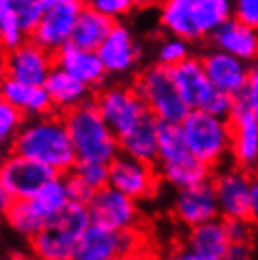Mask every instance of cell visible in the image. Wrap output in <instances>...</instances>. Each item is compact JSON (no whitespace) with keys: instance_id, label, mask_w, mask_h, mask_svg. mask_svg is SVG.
<instances>
[{"instance_id":"cell-10","label":"cell","mask_w":258,"mask_h":260,"mask_svg":"<svg viewBox=\"0 0 258 260\" xmlns=\"http://www.w3.org/2000/svg\"><path fill=\"white\" fill-rule=\"evenodd\" d=\"M57 176L58 172L51 166L13 151L0 162V185L10 190L15 200L33 198L45 183Z\"/></svg>"},{"instance_id":"cell-31","label":"cell","mask_w":258,"mask_h":260,"mask_svg":"<svg viewBox=\"0 0 258 260\" xmlns=\"http://www.w3.org/2000/svg\"><path fill=\"white\" fill-rule=\"evenodd\" d=\"M188 145L181 128V123H164L158 121V160L168 162L188 155Z\"/></svg>"},{"instance_id":"cell-22","label":"cell","mask_w":258,"mask_h":260,"mask_svg":"<svg viewBox=\"0 0 258 260\" xmlns=\"http://www.w3.org/2000/svg\"><path fill=\"white\" fill-rule=\"evenodd\" d=\"M44 87L47 89V94L51 98L53 111H57L60 115H64L66 111L74 110L76 106L89 100L90 91H92L83 81L76 79L72 74L58 66H55L51 74L47 76Z\"/></svg>"},{"instance_id":"cell-30","label":"cell","mask_w":258,"mask_h":260,"mask_svg":"<svg viewBox=\"0 0 258 260\" xmlns=\"http://www.w3.org/2000/svg\"><path fill=\"white\" fill-rule=\"evenodd\" d=\"M4 217H6L8 226L26 241H30L34 236H38L47 226V221L42 217L38 209L34 208L30 198L15 200Z\"/></svg>"},{"instance_id":"cell-35","label":"cell","mask_w":258,"mask_h":260,"mask_svg":"<svg viewBox=\"0 0 258 260\" xmlns=\"http://www.w3.org/2000/svg\"><path fill=\"white\" fill-rule=\"evenodd\" d=\"M78 176L79 179H83L85 183H89L94 190L102 189L106 185H110V162H100V160H78L76 166L72 168V172Z\"/></svg>"},{"instance_id":"cell-26","label":"cell","mask_w":258,"mask_h":260,"mask_svg":"<svg viewBox=\"0 0 258 260\" xmlns=\"http://www.w3.org/2000/svg\"><path fill=\"white\" fill-rule=\"evenodd\" d=\"M115 21L96 12L92 6H83L79 12V17L72 30L70 44L83 49H94L96 51L106 36L113 28Z\"/></svg>"},{"instance_id":"cell-41","label":"cell","mask_w":258,"mask_h":260,"mask_svg":"<svg viewBox=\"0 0 258 260\" xmlns=\"http://www.w3.org/2000/svg\"><path fill=\"white\" fill-rule=\"evenodd\" d=\"M234 17L258 28V0H234Z\"/></svg>"},{"instance_id":"cell-21","label":"cell","mask_w":258,"mask_h":260,"mask_svg":"<svg viewBox=\"0 0 258 260\" xmlns=\"http://www.w3.org/2000/svg\"><path fill=\"white\" fill-rule=\"evenodd\" d=\"M211 46L247 62H258V28L230 17L209 36Z\"/></svg>"},{"instance_id":"cell-36","label":"cell","mask_w":258,"mask_h":260,"mask_svg":"<svg viewBox=\"0 0 258 260\" xmlns=\"http://www.w3.org/2000/svg\"><path fill=\"white\" fill-rule=\"evenodd\" d=\"M13 8L17 13L19 25L30 36V32L40 23V17L44 12V0H13Z\"/></svg>"},{"instance_id":"cell-19","label":"cell","mask_w":258,"mask_h":260,"mask_svg":"<svg viewBox=\"0 0 258 260\" xmlns=\"http://www.w3.org/2000/svg\"><path fill=\"white\" fill-rule=\"evenodd\" d=\"M55 66L66 70L76 79L83 81L92 91H100L110 78L98 51L94 49H83L74 44H66L58 51H55Z\"/></svg>"},{"instance_id":"cell-38","label":"cell","mask_w":258,"mask_h":260,"mask_svg":"<svg viewBox=\"0 0 258 260\" xmlns=\"http://www.w3.org/2000/svg\"><path fill=\"white\" fill-rule=\"evenodd\" d=\"M89 6H92L96 12H100L110 19L119 21L132 12L134 4L130 0H90Z\"/></svg>"},{"instance_id":"cell-2","label":"cell","mask_w":258,"mask_h":260,"mask_svg":"<svg viewBox=\"0 0 258 260\" xmlns=\"http://www.w3.org/2000/svg\"><path fill=\"white\" fill-rule=\"evenodd\" d=\"M64 123L72 138L78 160H100L111 162L119 153V138L106 123L98 110L96 100L90 96L83 104L66 111Z\"/></svg>"},{"instance_id":"cell-8","label":"cell","mask_w":258,"mask_h":260,"mask_svg":"<svg viewBox=\"0 0 258 260\" xmlns=\"http://www.w3.org/2000/svg\"><path fill=\"white\" fill-rule=\"evenodd\" d=\"M211 183L222 219H251V172L238 164L213 170Z\"/></svg>"},{"instance_id":"cell-20","label":"cell","mask_w":258,"mask_h":260,"mask_svg":"<svg viewBox=\"0 0 258 260\" xmlns=\"http://www.w3.org/2000/svg\"><path fill=\"white\" fill-rule=\"evenodd\" d=\"M232 128V158L234 164L254 172L258 164V119L238 102L230 115Z\"/></svg>"},{"instance_id":"cell-46","label":"cell","mask_w":258,"mask_h":260,"mask_svg":"<svg viewBox=\"0 0 258 260\" xmlns=\"http://www.w3.org/2000/svg\"><path fill=\"white\" fill-rule=\"evenodd\" d=\"M6 78V51L0 49V81Z\"/></svg>"},{"instance_id":"cell-17","label":"cell","mask_w":258,"mask_h":260,"mask_svg":"<svg viewBox=\"0 0 258 260\" xmlns=\"http://www.w3.org/2000/svg\"><path fill=\"white\" fill-rule=\"evenodd\" d=\"M202 62L207 72V78L215 89L238 98L245 87L251 72V62L239 59L236 55L222 51V49H209L202 55Z\"/></svg>"},{"instance_id":"cell-7","label":"cell","mask_w":258,"mask_h":260,"mask_svg":"<svg viewBox=\"0 0 258 260\" xmlns=\"http://www.w3.org/2000/svg\"><path fill=\"white\" fill-rule=\"evenodd\" d=\"M94 100L102 117L115 132L117 138L124 136L151 113L147 104L132 85H104Z\"/></svg>"},{"instance_id":"cell-29","label":"cell","mask_w":258,"mask_h":260,"mask_svg":"<svg viewBox=\"0 0 258 260\" xmlns=\"http://www.w3.org/2000/svg\"><path fill=\"white\" fill-rule=\"evenodd\" d=\"M30 200H33L34 208L38 209L49 224L72 202L70 192H68V183H66V174H58L51 181H47Z\"/></svg>"},{"instance_id":"cell-18","label":"cell","mask_w":258,"mask_h":260,"mask_svg":"<svg viewBox=\"0 0 258 260\" xmlns=\"http://www.w3.org/2000/svg\"><path fill=\"white\" fill-rule=\"evenodd\" d=\"M170 72H172V78H174L177 91L188 104V108L190 110H204L217 89L207 78L202 57L190 55L183 62L172 66Z\"/></svg>"},{"instance_id":"cell-40","label":"cell","mask_w":258,"mask_h":260,"mask_svg":"<svg viewBox=\"0 0 258 260\" xmlns=\"http://www.w3.org/2000/svg\"><path fill=\"white\" fill-rule=\"evenodd\" d=\"M66 183H68V192H70L72 202L89 206V202L92 200V196L96 194V190L92 189L89 183H85L83 179H79V177L74 176V174H66Z\"/></svg>"},{"instance_id":"cell-39","label":"cell","mask_w":258,"mask_h":260,"mask_svg":"<svg viewBox=\"0 0 258 260\" xmlns=\"http://www.w3.org/2000/svg\"><path fill=\"white\" fill-rule=\"evenodd\" d=\"M230 241H245L252 243L254 240V221L252 219H224Z\"/></svg>"},{"instance_id":"cell-34","label":"cell","mask_w":258,"mask_h":260,"mask_svg":"<svg viewBox=\"0 0 258 260\" xmlns=\"http://www.w3.org/2000/svg\"><path fill=\"white\" fill-rule=\"evenodd\" d=\"M26 121V117L17 108H13L4 98L0 100V149L12 147L15 136L19 134L21 126Z\"/></svg>"},{"instance_id":"cell-13","label":"cell","mask_w":258,"mask_h":260,"mask_svg":"<svg viewBox=\"0 0 258 260\" xmlns=\"http://www.w3.org/2000/svg\"><path fill=\"white\" fill-rule=\"evenodd\" d=\"M172 213L175 221L187 228L198 226L202 222L220 217L219 200H217L211 179L192 187L175 189L174 200H172Z\"/></svg>"},{"instance_id":"cell-14","label":"cell","mask_w":258,"mask_h":260,"mask_svg":"<svg viewBox=\"0 0 258 260\" xmlns=\"http://www.w3.org/2000/svg\"><path fill=\"white\" fill-rule=\"evenodd\" d=\"M104 66L110 76L123 78L134 72L140 59H142V46L138 44L134 34L124 23L115 21L113 28L106 36L100 47L96 49Z\"/></svg>"},{"instance_id":"cell-24","label":"cell","mask_w":258,"mask_h":260,"mask_svg":"<svg viewBox=\"0 0 258 260\" xmlns=\"http://www.w3.org/2000/svg\"><path fill=\"white\" fill-rule=\"evenodd\" d=\"M121 151L140 158L143 162L156 164L158 160V119L149 113L134 128L119 138Z\"/></svg>"},{"instance_id":"cell-44","label":"cell","mask_w":258,"mask_h":260,"mask_svg":"<svg viewBox=\"0 0 258 260\" xmlns=\"http://www.w3.org/2000/svg\"><path fill=\"white\" fill-rule=\"evenodd\" d=\"M13 202H15V198L12 196V192L0 185V215H6L8 209L13 206Z\"/></svg>"},{"instance_id":"cell-11","label":"cell","mask_w":258,"mask_h":260,"mask_svg":"<svg viewBox=\"0 0 258 260\" xmlns=\"http://www.w3.org/2000/svg\"><path fill=\"white\" fill-rule=\"evenodd\" d=\"M158 170L155 164L119 153L110 162V185L134 200H149L158 190Z\"/></svg>"},{"instance_id":"cell-12","label":"cell","mask_w":258,"mask_h":260,"mask_svg":"<svg viewBox=\"0 0 258 260\" xmlns=\"http://www.w3.org/2000/svg\"><path fill=\"white\" fill-rule=\"evenodd\" d=\"M87 208L90 213V221L104 226L130 230L140 224L138 200L130 198L128 194H124L111 185L98 189Z\"/></svg>"},{"instance_id":"cell-23","label":"cell","mask_w":258,"mask_h":260,"mask_svg":"<svg viewBox=\"0 0 258 260\" xmlns=\"http://www.w3.org/2000/svg\"><path fill=\"white\" fill-rule=\"evenodd\" d=\"M0 87H2V98L13 108H17L25 117H36L53 111L51 98L44 85H28L6 76L0 81Z\"/></svg>"},{"instance_id":"cell-27","label":"cell","mask_w":258,"mask_h":260,"mask_svg":"<svg viewBox=\"0 0 258 260\" xmlns=\"http://www.w3.org/2000/svg\"><path fill=\"white\" fill-rule=\"evenodd\" d=\"M160 26L168 34L188 40L190 44L200 42L202 36L192 21L190 0H162L158 12Z\"/></svg>"},{"instance_id":"cell-3","label":"cell","mask_w":258,"mask_h":260,"mask_svg":"<svg viewBox=\"0 0 258 260\" xmlns=\"http://www.w3.org/2000/svg\"><path fill=\"white\" fill-rule=\"evenodd\" d=\"M188 151L211 170L226 164L232 155L230 119L213 115L206 110H190L181 121Z\"/></svg>"},{"instance_id":"cell-47","label":"cell","mask_w":258,"mask_h":260,"mask_svg":"<svg viewBox=\"0 0 258 260\" xmlns=\"http://www.w3.org/2000/svg\"><path fill=\"white\" fill-rule=\"evenodd\" d=\"M79 4H83V6H89L90 4V0H78Z\"/></svg>"},{"instance_id":"cell-33","label":"cell","mask_w":258,"mask_h":260,"mask_svg":"<svg viewBox=\"0 0 258 260\" xmlns=\"http://www.w3.org/2000/svg\"><path fill=\"white\" fill-rule=\"evenodd\" d=\"M190 42L185 38H179V36H174V34H168L166 38H162L158 42V46L155 49V62L166 66V68H172V66L179 64L185 59H188L192 55V49H190Z\"/></svg>"},{"instance_id":"cell-45","label":"cell","mask_w":258,"mask_h":260,"mask_svg":"<svg viewBox=\"0 0 258 260\" xmlns=\"http://www.w3.org/2000/svg\"><path fill=\"white\" fill-rule=\"evenodd\" d=\"M130 2L134 4V8H151L158 4V2H162V0H130Z\"/></svg>"},{"instance_id":"cell-28","label":"cell","mask_w":258,"mask_h":260,"mask_svg":"<svg viewBox=\"0 0 258 260\" xmlns=\"http://www.w3.org/2000/svg\"><path fill=\"white\" fill-rule=\"evenodd\" d=\"M190 12L204 40L209 38L224 21L234 17V0H190Z\"/></svg>"},{"instance_id":"cell-16","label":"cell","mask_w":258,"mask_h":260,"mask_svg":"<svg viewBox=\"0 0 258 260\" xmlns=\"http://www.w3.org/2000/svg\"><path fill=\"white\" fill-rule=\"evenodd\" d=\"M230 236L222 217L188 228L185 245L177 254L183 260H226L230 249Z\"/></svg>"},{"instance_id":"cell-25","label":"cell","mask_w":258,"mask_h":260,"mask_svg":"<svg viewBox=\"0 0 258 260\" xmlns=\"http://www.w3.org/2000/svg\"><path fill=\"white\" fill-rule=\"evenodd\" d=\"M158 176L164 183H168L174 189H183V187H192L198 183L209 181L213 176V170L198 160L192 153L168 160V162H156Z\"/></svg>"},{"instance_id":"cell-42","label":"cell","mask_w":258,"mask_h":260,"mask_svg":"<svg viewBox=\"0 0 258 260\" xmlns=\"http://www.w3.org/2000/svg\"><path fill=\"white\" fill-rule=\"evenodd\" d=\"M252 256V243H245V241H232L226 260H247Z\"/></svg>"},{"instance_id":"cell-9","label":"cell","mask_w":258,"mask_h":260,"mask_svg":"<svg viewBox=\"0 0 258 260\" xmlns=\"http://www.w3.org/2000/svg\"><path fill=\"white\" fill-rule=\"evenodd\" d=\"M81 8L83 4H79L78 0H44L40 23L28 38L51 53L58 51L70 42Z\"/></svg>"},{"instance_id":"cell-49","label":"cell","mask_w":258,"mask_h":260,"mask_svg":"<svg viewBox=\"0 0 258 260\" xmlns=\"http://www.w3.org/2000/svg\"><path fill=\"white\" fill-rule=\"evenodd\" d=\"M0 100H2V87H0Z\"/></svg>"},{"instance_id":"cell-4","label":"cell","mask_w":258,"mask_h":260,"mask_svg":"<svg viewBox=\"0 0 258 260\" xmlns=\"http://www.w3.org/2000/svg\"><path fill=\"white\" fill-rule=\"evenodd\" d=\"M90 222L89 208L85 204L70 202L38 236L28 241L30 251L42 260H72L79 238Z\"/></svg>"},{"instance_id":"cell-15","label":"cell","mask_w":258,"mask_h":260,"mask_svg":"<svg viewBox=\"0 0 258 260\" xmlns=\"http://www.w3.org/2000/svg\"><path fill=\"white\" fill-rule=\"evenodd\" d=\"M55 68V53L28 38L6 53V76L28 85H44Z\"/></svg>"},{"instance_id":"cell-37","label":"cell","mask_w":258,"mask_h":260,"mask_svg":"<svg viewBox=\"0 0 258 260\" xmlns=\"http://www.w3.org/2000/svg\"><path fill=\"white\" fill-rule=\"evenodd\" d=\"M238 102L241 106H245L247 110L258 119V62H252L251 64L249 79H247L241 94L238 96Z\"/></svg>"},{"instance_id":"cell-5","label":"cell","mask_w":258,"mask_h":260,"mask_svg":"<svg viewBox=\"0 0 258 260\" xmlns=\"http://www.w3.org/2000/svg\"><path fill=\"white\" fill-rule=\"evenodd\" d=\"M132 87L143 98L149 111L158 121L181 123L190 111L188 104L183 100L175 87L170 68L158 64V62L143 68L134 78Z\"/></svg>"},{"instance_id":"cell-6","label":"cell","mask_w":258,"mask_h":260,"mask_svg":"<svg viewBox=\"0 0 258 260\" xmlns=\"http://www.w3.org/2000/svg\"><path fill=\"white\" fill-rule=\"evenodd\" d=\"M142 249V238L130 230H115L98 222H90L79 238L76 247V260H117L136 256Z\"/></svg>"},{"instance_id":"cell-1","label":"cell","mask_w":258,"mask_h":260,"mask_svg":"<svg viewBox=\"0 0 258 260\" xmlns=\"http://www.w3.org/2000/svg\"><path fill=\"white\" fill-rule=\"evenodd\" d=\"M12 151L47 164L58 174L72 172L78 162V155L66 128L64 117L57 111L26 117L19 134L13 140Z\"/></svg>"},{"instance_id":"cell-43","label":"cell","mask_w":258,"mask_h":260,"mask_svg":"<svg viewBox=\"0 0 258 260\" xmlns=\"http://www.w3.org/2000/svg\"><path fill=\"white\" fill-rule=\"evenodd\" d=\"M251 219L258 222V176H252L251 183Z\"/></svg>"},{"instance_id":"cell-48","label":"cell","mask_w":258,"mask_h":260,"mask_svg":"<svg viewBox=\"0 0 258 260\" xmlns=\"http://www.w3.org/2000/svg\"><path fill=\"white\" fill-rule=\"evenodd\" d=\"M254 176H258V164H256V168H254Z\"/></svg>"},{"instance_id":"cell-32","label":"cell","mask_w":258,"mask_h":260,"mask_svg":"<svg viewBox=\"0 0 258 260\" xmlns=\"http://www.w3.org/2000/svg\"><path fill=\"white\" fill-rule=\"evenodd\" d=\"M26 38L28 34L19 25L13 0H0V49H4L6 53L12 51Z\"/></svg>"}]
</instances>
